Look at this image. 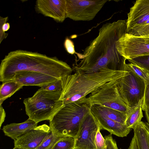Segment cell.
Listing matches in <instances>:
<instances>
[{"instance_id": "cell-5", "label": "cell", "mask_w": 149, "mask_h": 149, "mask_svg": "<svg viewBox=\"0 0 149 149\" xmlns=\"http://www.w3.org/2000/svg\"><path fill=\"white\" fill-rule=\"evenodd\" d=\"M62 91H51L41 88L33 96L25 99L23 103L29 118L38 123L52 118L63 106L60 100Z\"/></svg>"}, {"instance_id": "cell-11", "label": "cell", "mask_w": 149, "mask_h": 149, "mask_svg": "<svg viewBox=\"0 0 149 149\" xmlns=\"http://www.w3.org/2000/svg\"><path fill=\"white\" fill-rule=\"evenodd\" d=\"M100 127L90 111L84 116L80 125L75 139L74 149H96L95 139Z\"/></svg>"}, {"instance_id": "cell-15", "label": "cell", "mask_w": 149, "mask_h": 149, "mask_svg": "<svg viewBox=\"0 0 149 149\" xmlns=\"http://www.w3.org/2000/svg\"><path fill=\"white\" fill-rule=\"evenodd\" d=\"M90 111L98 122L101 128L108 131L111 134L123 137L126 136L132 130L125 124L110 119L91 109Z\"/></svg>"}, {"instance_id": "cell-33", "label": "cell", "mask_w": 149, "mask_h": 149, "mask_svg": "<svg viewBox=\"0 0 149 149\" xmlns=\"http://www.w3.org/2000/svg\"><path fill=\"white\" fill-rule=\"evenodd\" d=\"M145 115L148 122L149 123V107L147 108L145 111Z\"/></svg>"}, {"instance_id": "cell-30", "label": "cell", "mask_w": 149, "mask_h": 149, "mask_svg": "<svg viewBox=\"0 0 149 149\" xmlns=\"http://www.w3.org/2000/svg\"><path fill=\"white\" fill-rule=\"evenodd\" d=\"M64 45L66 50L68 53L71 54L76 53L73 42L68 38L65 39Z\"/></svg>"}, {"instance_id": "cell-14", "label": "cell", "mask_w": 149, "mask_h": 149, "mask_svg": "<svg viewBox=\"0 0 149 149\" xmlns=\"http://www.w3.org/2000/svg\"><path fill=\"white\" fill-rule=\"evenodd\" d=\"M58 79L49 75L36 72L22 71L16 72L13 80L23 86H36L40 87Z\"/></svg>"}, {"instance_id": "cell-10", "label": "cell", "mask_w": 149, "mask_h": 149, "mask_svg": "<svg viewBox=\"0 0 149 149\" xmlns=\"http://www.w3.org/2000/svg\"><path fill=\"white\" fill-rule=\"evenodd\" d=\"M119 54L128 60L149 55V36H135L127 33L116 43Z\"/></svg>"}, {"instance_id": "cell-23", "label": "cell", "mask_w": 149, "mask_h": 149, "mask_svg": "<svg viewBox=\"0 0 149 149\" xmlns=\"http://www.w3.org/2000/svg\"><path fill=\"white\" fill-rule=\"evenodd\" d=\"M61 137L56 135L51 130L36 149H50L56 141Z\"/></svg>"}, {"instance_id": "cell-27", "label": "cell", "mask_w": 149, "mask_h": 149, "mask_svg": "<svg viewBox=\"0 0 149 149\" xmlns=\"http://www.w3.org/2000/svg\"><path fill=\"white\" fill-rule=\"evenodd\" d=\"M41 88L48 91H57L62 90V83L61 79L56 81L43 86Z\"/></svg>"}, {"instance_id": "cell-25", "label": "cell", "mask_w": 149, "mask_h": 149, "mask_svg": "<svg viewBox=\"0 0 149 149\" xmlns=\"http://www.w3.org/2000/svg\"><path fill=\"white\" fill-rule=\"evenodd\" d=\"M127 64L131 70L143 79L146 84L149 82V72L131 63Z\"/></svg>"}, {"instance_id": "cell-26", "label": "cell", "mask_w": 149, "mask_h": 149, "mask_svg": "<svg viewBox=\"0 0 149 149\" xmlns=\"http://www.w3.org/2000/svg\"><path fill=\"white\" fill-rule=\"evenodd\" d=\"M100 127L98 129L95 137V144L96 149H106L107 147L105 139L101 134Z\"/></svg>"}, {"instance_id": "cell-1", "label": "cell", "mask_w": 149, "mask_h": 149, "mask_svg": "<svg viewBox=\"0 0 149 149\" xmlns=\"http://www.w3.org/2000/svg\"><path fill=\"white\" fill-rule=\"evenodd\" d=\"M126 33L125 20L104 24L83 54H78L80 60L73 67L75 72L93 73L103 68L125 71L127 59L118 52L116 43Z\"/></svg>"}, {"instance_id": "cell-17", "label": "cell", "mask_w": 149, "mask_h": 149, "mask_svg": "<svg viewBox=\"0 0 149 149\" xmlns=\"http://www.w3.org/2000/svg\"><path fill=\"white\" fill-rule=\"evenodd\" d=\"M133 130L139 149H149V132L145 123L140 121Z\"/></svg>"}, {"instance_id": "cell-19", "label": "cell", "mask_w": 149, "mask_h": 149, "mask_svg": "<svg viewBox=\"0 0 149 149\" xmlns=\"http://www.w3.org/2000/svg\"><path fill=\"white\" fill-rule=\"evenodd\" d=\"M23 86L14 80L3 82L0 88V105H2L5 100L10 97Z\"/></svg>"}, {"instance_id": "cell-31", "label": "cell", "mask_w": 149, "mask_h": 149, "mask_svg": "<svg viewBox=\"0 0 149 149\" xmlns=\"http://www.w3.org/2000/svg\"><path fill=\"white\" fill-rule=\"evenodd\" d=\"M0 127L4 122L6 117V113L2 105H0Z\"/></svg>"}, {"instance_id": "cell-22", "label": "cell", "mask_w": 149, "mask_h": 149, "mask_svg": "<svg viewBox=\"0 0 149 149\" xmlns=\"http://www.w3.org/2000/svg\"><path fill=\"white\" fill-rule=\"evenodd\" d=\"M128 60L130 63L149 72V55L138 56Z\"/></svg>"}, {"instance_id": "cell-7", "label": "cell", "mask_w": 149, "mask_h": 149, "mask_svg": "<svg viewBox=\"0 0 149 149\" xmlns=\"http://www.w3.org/2000/svg\"><path fill=\"white\" fill-rule=\"evenodd\" d=\"M117 81L112 80L102 85L90 93L88 97L92 105L107 107L127 115L132 108L129 107L121 98L117 89Z\"/></svg>"}, {"instance_id": "cell-20", "label": "cell", "mask_w": 149, "mask_h": 149, "mask_svg": "<svg viewBox=\"0 0 149 149\" xmlns=\"http://www.w3.org/2000/svg\"><path fill=\"white\" fill-rule=\"evenodd\" d=\"M143 102H140L136 106L132 108L127 115L125 124L128 128L133 129L143 117L142 108Z\"/></svg>"}, {"instance_id": "cell-13", "label": "cell", "mask_w": 149, "mask_h": 149, "mask_svg": "<svg viewBox=\"0 0 149 149\" xmlns=\"http://www.w3.org/2000/svg\"><path fill=\"white\" fill-rule=\"evenodd\" d=\"M51 131L49 126H37L14 140V146L24 149H36Z\"/></svg>"}, {"instance_id": "cell-3", "label": "cell", "mask_w": 149, "mask_h": 149, "mask_svg": "<svg viewBox=\"0 0 149 149\" xmlns=\"http://www.w3.org/2000/svg\"><path fill=\"white\" fill-rule=\"evenodd\" d=\"M125 72L103 68L93 73L75 72L67 75L61 79L62 93L60 100L64 105L86 97L102 85L119 79Z\"/></svg>"}, {"instance_id": "cell-6", "label": "cell", "mask_w": 149, "mask_h": 149, "mask_svg": "<svg viewBox=\"0 0 149 149\" xmlns=\"http://www.w3.org/2000/svg\"><path fill=\"white\" fill-rule=\"evenodd\" d=\"M126 72L117 80V87L119 95L129 107L133 108L143 101L146 83L126 64Z\"/></svg>"}, {"instance_id": "cell-35", "label": "cell", "mask_w": 149, "mask_h": 149, "mask_svg": "<svg viewBox=\"0 0 149 149\" xmlns=\"http://www.w3.org/2000/svg\"><path fill=\"white\" fill-rule=\"evenodd\" d=\"M13 149H23V148H20L18 147H15V146L14 148H13Z\"/></svg>"}, {"instance_id": "cell-21", "label": "cell", "mask_w": 149, "mask_h": 149, "mask_svg": "<svg viewBox=\"0 0 149 149\" xmlns=\"http://www.w3.org/2000/svg\"><path fill=\"white\" fill-rule=\"evenodd\" d=\"M75 139L70 136L61 137L55 142L50 149H74Z\"/></svg>"}, {"instance_id": "cell-34", "label": "cell", "mask_w": 149, "mask_h": 149, "mask_svg": "<svg viewBox=\"0 0 149 149\" xmlns=\"http://www.w3.org/2000/svg\"><path fill=\"white\" fill-rule=\"evenodd\" d=\"M146 125L147 127L148 131L149 132V123L147 122H145Z\"/></svg>"}, {"instance_id": "cell-28", "label": "cell", "mask_w": 149, "mask_h": 149, "mask_svg": "<svg viewBox=\"0 0 149 149\" xmlns=\"http://www.w3.org/2000/svg\"><path fill=\"white\" fill-rule=\"evenodd\" d=\"M149 107V82L146 84V87L143 103L142 110L144 111Z\"/></svg>"}, {"instance_id": "cell-24", "label": "cell", "mask_w": 149, "mask_h": 149, "mask_svg": "<svg viewBox=\"0 0 149 149\" xmlns=\"http://www.w3.org/2000/svg\"><path fill=\"white\" fill-rule=\"evenodd\" d=\"M8 19V17H0V43L6 39L8 36V34L5 33L10 28V24L7 22Z\"/></svg>"}, {"instance_id": "cell-4", "label": "cell", "mask_w": 149, "mask_h": 149, "mask_svg": "<svg viewBox=\"0 0 149 149\" xmlns=\"http://www.w3.org/2000/svg\"><path fill=\"white\" fill-rule=\"evenodd\" d=\"M92 104L88 97L63 106L49 121L51 130L60 136L75 138Z\"/></svg>"}, {"instance_id": "cell-29", "label": "cell", "mask_w": 149, "mask_h": 149, "mask_svg": "<svg viewBox=\"0 0 149 149\" xmlns=\"http://www.w3.org/2000/svg\"><path fill=\"white\" fill-rule=\"evenodd\" d=\"M111 134H110L104 137L107 145L106 149H118L116 142L113 139Z\"/></svg>"}, {"instance_id": "cell-12", "label": "cell", "mask_w": 149, "mask_h": 149, "mask_svg": "<svg viewBox=\"0 0 149 149\" xmlns=\"http://www.w3.org/2000/svg\"><path fill=\"white\" fill-rule=\"evenodd\" d=\"M66 0H37L36 11L58 22H63L66 18Z\"/></svg>"}, {"instance_id": "cell-9", "label": "cell", "mask_w": 149, "mask_h": 149, "mask_svg": "<svg viewBox=\"0 0 149 149\" xmlns=\"http://www.w3.org/2000/svg\"><path fill=\"white\" fill-rule=\"evenodd\" d=\"M107 0H66V18L75 21L93 20Z\"/></svg>"}, {"instance_id": "cell-2", "label": "cell", "mask_w": 149, "mask_h": 149, "mask_svg": "<svg viewBox=\"0 0 149 149\" xmlns=\"http://www.w3.org/2000/svg\"><path fill=\"white\" fill-rule=\"evenodd\" d=\"M22 71L39 72L60 79L71 74L73 69L56 57L17 49L10 52L1 60L0 81L13 80L15 73Z\"/></svg>"}, {"instance_id": "cell-18", "label": "cell", "mask_w": 149, "mask_h": 149, "mask_svg": "<svg viewBox=\"0 0 149 149\" xmlns=\"http://www.w3.org/2000/svg\"><path fill=\"white\" fill-rule=\"evenodd\" d=\"M91 109L107 118L122 124H125L127 115L120 111L97 104H93Z\"/></svg>"}, {"instance_id": "cell-32", "label": "cell", "mask_w": 149, "mask_h": 149, "mask_svg": "<svg viewBox=\"0 0 149 149\" xmlns=\"http://www.w3.org/2000/svg\"><path fill=\"white\" fill-rule=\"evenodd\" d=\"M128 149H139L135 138L134 136L132 139L130 145Z\"/></svg>"}, {"instance_id": "cell-8", "label": "cell", "mask_w": 149, "mask_h": 149, "mask_svg": "<svg viewBox=\"0 0 149 149\" xmlns=\"http://www.w3.org/2000/svg\"><path fill=\"white\" fill-rule=\"evenodd\" d=\"M127 33L149 36V0H137L130 8L126 20Z\"/></svg>"}, {"instance_id": "cell-16", "label": "cell", "mask_w": 149, "mask_h": 149, "mask_svg": "<svg viewBox=\"0 0 149 149\" xmlns=\"http://www.w3.org/2000/svg\"><path fill=\"white\" fill-rule=\"evenodd\" d=\"M38 124L29 118L22 123H14L4 126L2 130L6 136L14 140L36 127Z\"/></svg>"}]
</instances>
